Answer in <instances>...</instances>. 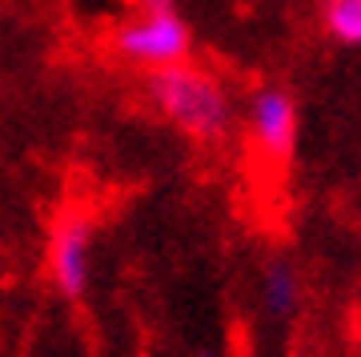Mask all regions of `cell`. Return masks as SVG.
<instances>
[{"label":"cell","instance_id":"obj_1","mask_svg":"<svg viewBox=\"0 0 361 357\" xmlns=\"http://www.w3.org/2000/svg\"><path fill=\"white\" fill-rule=\"evenodd\" d=\"M145 97L180 137L197 140V145L229 140L233 121H237V109H233L225 80L193 61L149 68L145 73Z\"/></svg>","mask_w":361,"mask_h":357},{"label":"cell","instance_id":"obj_2","mask_svg":"<svg viewBox=\"0 0 361 357\" xmlns=\"http://www.w3.org/2000/svg\"><path fill=\"white\" fill-rule=\"evenodd\" d=\"M113 49L121 61L149 73V68L189 61L193 56V28L177 8H169V13H133L129 20L116 25Z\"/></svg>","mask_w":361,"mask_h":357},{"label":"cell","instance_id":"obj_3","mask_svg":"<svg viewBox=\"0 0 361 357\" xmlns=\"http://www.w3.org/2000/svg\"><path fill=\"white\" fill-rule=\"evenodd\" d=\"M297 125H301V113H297V101L289 89H281V85H261V89H253L249 109H245V128H249L253 153L261 157V165L285 169L293 161Z\"/></svg>","mask_w":361,"mask_h":357},{"label":"cell","instance_id":"obj_4","mask_svg":"<svg viewBox=\"0 0 361 357\" xmlns=\"http://www.w3.org/2000/svg\"><path fill=\"white\" fill-rule=\"evenodd\" d=\"M49 277L56 294L80 301L92 277V221L85 213H65L49 233Z\"/></svg>","mask_w":361,"mask_h":357},{"label":"cell","instance_id":"obj_5","mask_svg":"<svg viewBox=\"0 0 361 357\" xmlns=\"http://www.w3.org/2000/svg\"><path fill=\"white\" fill-rule=\"evenodd\" d=\"M261 301L273 317H293L301 309V273L289 257H269L261 269Z\"/></svg>","mask_w":361,"mask_h":357},{"label":"cell","instance_id":"obj_6","mask_svg":"<svg viewBox=\"0 0 361 357\" xmlns=\"http://www.w3.org/2000/svg\"><path fill=\"white\" fill-rule=\"evenodd\" d=\"M322 32L345 49H361V0H317Z\"/></svg>","mask_w":361,"mask_h":357},{"label":"cell","instance_id":"obj_7","mask_svg":"<svg viewBox=\"0 0 361 357\" xmlns=\"http://www.w3.org/2000/svg\"><path fill=\"white\" fill-rule=\"evenodd\" d=\"M137 4V13H169V8H177V0H133Z\"/></svg>","mask_w":361,"mask_h":357},{"label":"cell","instance_id":"obj_8","mask_svg":"<svg viewBox=\"0 0 361 357\" xmlns=\"http://www.w3.org/2000/svg\"><path fill=\"white\" fill-rule=\"evenodd\" d=\"M189 357H217V353H213V349H193Z\"/></svg>","mask_w":361,"mask_h":357}]
</instances>
